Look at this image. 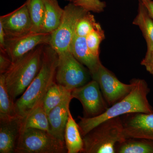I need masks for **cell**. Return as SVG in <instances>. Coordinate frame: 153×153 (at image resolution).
<instances>
[{"label": "cell", "mask_w": 153, "mask_h": 153, "mask_svg": "<svg viewBox=\"0 0 153 153\" xmlns=\"http://www.w3.org/2000/svg\"><path fill=\"white\" fill-rule=\"evenodd\" d=\"M6 33L1 24L0 23V50L5 51Z\"/></svg>", "instance_id": "f1b7e54d"}, {"label": "cell", "mask_w": 153, "mask_h": 153, "mask_svg": "<svg viewBox=\"0 0 153 153\" xmlns=\"http://www.w3.org/2000/svg\"><path fill=\"white\" fill-rule=\"evenodd\" d=\"M70 51L76 60L87 67L91 75L97 70L102 63L99 57L94 55L88 47L85 37L75 36Z\"/></svg>", "instance_id": "9a60e30c"}, {"label": "cell", "mask_w": 153, "mask_h": 153, "mask_svg": "<svg viewBox=\"0 0 153 153\" xmlns=\"http://www.w3.org/2000/svg\"><path fill=\"white\" fill-rule=\"evenodd\" d=\"M73 97L68 96L48 114L50 133L58 139L64 141V133L70 112V103Z\"/></svg>", "instance_id": "4fadbf2b"}, {"label": "cell", "mask_w": 153, "mask_h": 153, "mask_svg": "<svg viewBox=\"0 0 153 153\" xmlns=\"http://www.w3.org/2000/svg\"><path fill=\"white\" fill-rule=\"evenodd\" d=\"M73 3L88 12L95 13L103 12L106 6L105 2L100 0H75Z\"/></svg>", "instance_id": "484cf974"}, {"label": "cell", "mask_w": 153, "mask_h": 153, "mask_svg": "<svg viewBox=\"0 0 153 153\" xmlns=\"http://www.w3.org/2000/svg\"><path fill=\"white\" fill-rule=\"evenodd\" d=\"M71 92L56 82L53 83L47 91L42 102V105L47 114L67 97L71 95Z\"/></svg>", "instance_id": "7402d4cb"}, {"label": "cell", "mask_w": 153, "mask_h": 153, "mask_svg": "<svg viewBox=\"0 0 153 153\" xmlns=\"http://www.w3.org/2000/svg\"><path fill=\"white\" fill-rule=\"evenodd\" d=\"M15 101L6 86L4 74H0V121L16 117Z\"/></svg>", "instance_id": "44dd1931"}, {"label": "cell", "mask_w": 153, "mask_h": 153, "mask_svg": "<svg viewBox=\"0 0 153 153\" xmlns=\"http://www.w3.org/2000/svg\"><path fill=\"white\" fill-rule=\"evenodd\" d=\"M45 16L42 33L52 34L59 27L64 9L61 8L57 0H43Z\"/></svg>", "instance_id": "e0dca14e"}, {"label": "cell", "mask_w": 153, "mask_h": 153, "mask_svg": "<svg viewBox=\"0 0 153 153\" xmlns=\"http://www.w3.org/2000/svg\"><path fill=\"white\" fill-rule=\"evenodd\" d=\"M20 131V117L0 121V153H15Z\"/></svg>", "instance_id": "5bb4252c"}, {"label": "cell", "mask_w": 153, "mask_h": 153, "mask_svg": "<svg viewBox=\"0 0 153 153\" xmlns=\"http://www.w3.org/2000/svg\"><path fill=\"white\" fill-rule=\"evenodd\" d=\"M58 55L49 45H45L41 69L24 93L15 101L16 116L24 117L42 104L49 88L55 81Z\"/></svg>", "instance_id": "7a4b0ae2"}, {"label": "cell", "mask_w": 153, "mask_h": 153, "mask_svg": "<svg viewBox=\"0 0 153 153\" xmlns=\"http://www.w3.org/2000/svg\"><path fill=\"white\" fill-rule=\"evenodd\" d=\"M51 34L32 33L24 36L6 38L5 50L13 63L41 45H49Z\"/></svg>", "instance_id": "30bf717a"}, {"label": "cell", "mask_w": 153, "mask_h": 153, "mask_svg": "<svg viewBox=\"0 0 153 153\" xmlns=\"http://www.w3.org/2000/svg\"><path fill=\"white\" fill-rule=\"evenodd\" d=\"M105 38L104 32L101 25L94 29L85 37L88 47L91 52L97 57H99L100 46Z\"/></svg>", "instance_id": "d4e9b609"}, {"label": "cell", "mask_w": 153, "mask_h": 153, "mask_svg": "<svg viewBox=\"0 0 153 153\" xmlns=\"http://www.w3.org/2000/svg\"><path fill=\"white\" fill-rule=\"evenodd\" d=\"M133 24L137 26L143 33L147 46V51L153 48V20L140 0H139L138 12Z\"/></svg>", "instance_id": "d6986e66"}, {"label": "cell", "mask_w": 153, "mask_h": 153, "mask_svg": "<svg viewBox=\"0 0 153 153\" xmlns=\"http://www.w3.org/2000/svg\"><path fill=\"white\" fill-rule=\"evenodd\" d=\"M100 25V24L96 22L94 16L90 12H88L78 20L76 24L75 35L79 37H86Z\"/></svg>", "instance_id": "cb8c5ba5"}, {"label": "cell", "mask_w": 153, "mask_h": 153, "mask_svg": "<svg viewBox=\"0 0 153 153\" xmlns=\"http://www.w3.org/2000/svg\"><path fill=\"white\" fill-rule=\"evenodd\" d=\"M141 64L144 66L149 73L153 75V48L150 51H147L146 56L142 60Z\"/></svg>", "instance_id": "83f0119b"}, {"label": "cell", "mask_w": 153, "mask_h": 153, "mask_svg": "<svg viewBox=\"0 0 153 153\" xmlns=\"http://www.w3.org/2000/svg\"><path fill=\"white\" fill-rule=\"evenodd\" d=\"M125 138L153 140V112L132 113L120 117Z\"/></svg>", "instance_id": "8fae6325"}, {"label": "cell", "mask_w": 153, "mask_h": 153, "mask_svg": "<svg viewBox=\"0 0 153 153\" xmlns=\"http://www.w3.org/2000/svg\"><path fill=\"white\" fill-rule=\"evenodd\" d=\"M71 95L82 104L83 117L92 118L102 114L109 107L98 83L92 79L71 91Z\"/></svg>", "instance_id": "9c48e42d"}, {"label": "cell", "mask_w": 153, "mask_h": 153, "mask_svg": "<svg viewBox=\"0 0 153 153\" xmlns=\"http://www.w3.org/2000/svg\"><path fill=\"white\" fill-rule=\"evenodd\" d=\"M88 11L70 3L64 7L63 17L58 28L51 34L49 45L57 53L70 51L75 36L76 24Z\"/></svg>", "instance_id": "52a82bcc"}, {"label": "cell", "mask_w": 153, "mask_h": 153, "mask_svg": "<svg viewBox=\"0 0 153 153\" xmlns=\"http://www.w3.org/2000/svg\"><path fill=\"white\" fill-rule=\"evenodd\" d=\"M66 1H70V2L73 3L74 2V1L75 0H66Z\"/></svg>", "instance_id": "4dcf8cb0"}, {"label": "cell", "mask_w": 153, "mask_h": 153, "mask_svg": "<svg viewBox=\"0 0 153 153\" xmlns=\"http://www.w3.org/2000/svg\"><path fill=\"white\" fill-rule=\"evenodd\" d=\"M25 2L32 21V32L42 33L45 16L44 1L27 0Z\"/></svg>", "instance_id": "603a6c76"}, {"label": "cell", "mask_w": 153, "mask_h": 153, "mask_svg": "<svg viewBox=\"0 0 153 153\" xmlns=\"http://www.w3.org/2000/svg\"><path fill=\"white\" fill-rule=\"evenodd\" d=\"M64 141L67 153H82L83 148V138L78 123H76L69 112L68 121L64 133Z\"/></svg>", "instance_id": "2e32d148"}, {"label": "cell", "mask_w": 153, "mask_h": 153, "mask_svg": "<svg viewBox=\"0 0 153 153\" xmlns=\"http://www.w3.org/2000/svg\"><path fill=\"white\" fill-rule=\"evenodd\" d=\"M116 153H153V140L143 138H127L118 143Z\"/></svg>", "instance_id": "ffe728a7"}, {"label": "cell", "mask_w": 153, "mask_h": 153, "mask_svg": "<svg viewBox=\"0 0 153 153\" xmlns=\"http://www.w3.org/2000/svg\"><path fill=\"white\" fill-rule=\"evenodd\" d=\"M134 86L131 92L116 103L109 107L102 114L92 118L78 116V124L82 137L104 121L132 113H151L152 107L148 99L150 89L143 79H133Z\"/></svg>", "instance_id": "6da1fadb"}, {"label": "cell", "mask_w": 153, "mask_h": 153, "mask_svg": "<svg viewBox=\"0 0 153 153\" xmlns=\"http://www.w3.org/2000/svg\"><path fill=\"white\" fill-rule=\"evenodd\" d=\"M7 38L24 36L32 33L33 25L26 2L15 10L0 17Z\"/></svg>", "instance_id": "7c38bea8"}, {"label": "cell", "mask_w": 153, "mask_h": 153, "mask_svg": "<svg viewBox=\"0 0 153 153\" xmlns=\"http://www.w3.org/2000/svg\"><path fill=\"white\" fill-rule=\"evenodd\" d=\"M146 7L149 16L153 20V1L152 0H140Z\"/></svg>", "instance_id": "f546056e"}, {"label": "cell", "mask_w": 153, "mask_h": 153, "mask_svg": "<svg viewBox=\"0 0 153 153\" xmlns=\"http://www.w3.org/2000/svg\"><path fill=\"white\" fill-rule=\"evenodd\" d=\"M20 119L21 130L32 128L47 131L50 132L48 114L44 110L42 104Z\"/></svg>", "instance_id": "ac0fdd59"}, {"label": "cell", "mask_w": 153, "mask_h": 153, "mask_svg": "<svg viewBox=\"0 0 153 153\" xmlns=\"http://www.w3.org/2000/svg\"><path fill=\"white\" fill-rule=\"evenodd\" d=\"M67 153L65 142L47 131L36 128L22 130L15 153Z\"/></svg>", "instance_id": "5b68a950"}, {"label": "cell", "mask_w": 153, "mask_h": 153, "mask_svg": "<svg viewBox=\"0 0 153 153\" xmlns=\"http://www.w3.org/2000/svg\"><path fill=\"white\" fill-rule=\"evenodd\" d=\"M91 76L92 79L98 83L102 95L109 107L126 96L134 86L132 79L131 80L130 84L121 82L102 63Z\"/></svg>", "instance_id": "ba28073f"}, {"label": "cell", "mask_w": 153, "mask_h": 153, "mask_svg": "<svg viewBox=\"0 0 153 153\" xmlns=\"http://www.w3.org/2000/svg\"><path fill=\"white\" fill-rule=\"evenodd\" d=\"M45 45H41L13 63L4 74L10 95L15 101L24 93L41 69Z\"/></svg>", "instance_id": "3957f363"}, {"label": "cell", "mask_w": 153, "mask_h": 153, "mask_svg": "<svg viewBox=\"0 0 153 153\" xmlns=\"http://www.w3.org/2000/svg\"><path fill=\"white\" fill-rule=\"evenodd\" d=\"M82 138V153H116V145L126 139L121 118L118 117L104 121Z\"/></svg>", "instance_id": "277c9868"}, {"label": "cell", "mask_w": 153, "mask_h": 153, "mask_svg": "<svg viewBox=\"0 0 153 153\" xmlns=\"http://www.w3.org/2000/svg\"><path fill=\"white\" fill-rule=\"evenodd\" d=\"M55 81L67 90L81 87L91 81L90 71L72 55L70 51L58 53Z\"/></svg>", "instance_id": "8992f818"}, {"label": "cell", "mask_w": 153, "mask_h": 153, "mask_svg": "<svg viewBox=\"0 0 153 153\" xmlns=\"http://www.w3.org/2000/svg\"><path fill=\"white\" fill-rule=\"evenodd\" d=\"M13 64V62L7 52L0 50V74H5Z\"/></svg>", "instance_id": "4316f807"}]
</instances>
